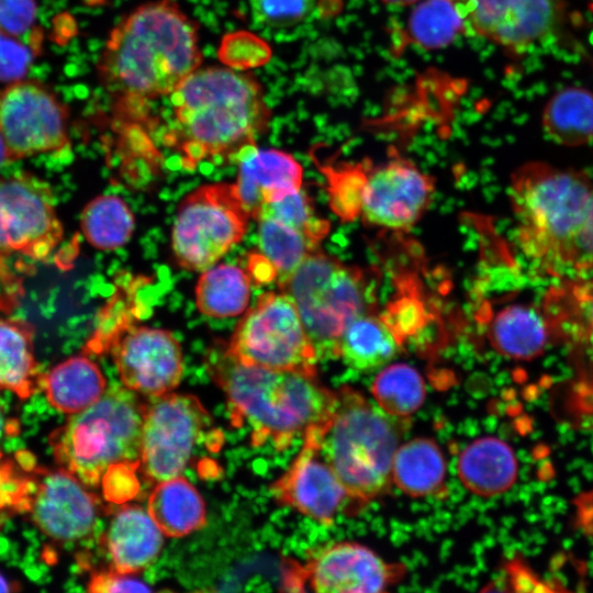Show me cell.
Masks as SVG:
<instances>
[{
  "label": "cell",
  "mask_w": 593,
  "mask_h": 593,
  "mask_svg": "<svg viewBox=\"0 0 593 593\" xmlns=\"http://www.w3.org/2000/svg\"><path fill=\"white\" fill-rule=\"evenodd\" d=\"M199 29L175 0H153L111 31L98 74L119 121L141 120L146 101L169 96L200 67Z\"/></svg>",
  "instance_id": "obj_1"
},
{
  "label": "cell",
  "mask_w": 593,
  "mask_h": 593,
  "mask_svg": "<svg viewBox=\"0 0 593 593\" xmlns=\"http://www.w3.org/2000/svg\"><path fill=\"white\" fill-rule=\"evenodd\" d=\"M169 96L176 130L166 138L177 145L186 169L204 159L236 163L271 118L260 82L227 67H199Z\"/></svg>",
  "instance_id": "obj_2"
},
{
  "label": "cell",
  "mask_w": 593,
  "mask_h": 593,
  "mask_svg": "<svg viewBox=\"0 0 593 593\" xmlns=\"http://www.w3.org/2000/svg\"><path fill=\"white\" fill-rule=\"evenodd\" d=\"M205 366L224 392L233 421L248 426L256 445L271 441L277 449L287 448L298 435L321 424L336 400V391L324 387L316 373L243 363L222 340L208 349Z\"/></svg>",
  "instance_id": "obj_3"
},
{
  "label": "cell",
  "mask_w": 593,
  "mask_h": 593,
  "mask_svg": "<svg viewBox=\"0 0 593 593\" xmlns=\"http://www.w3.org/2000/svg\"><path fill=\"white\" fill-rule=\"evenodd\" d=\"M593 181L580 170L533 161L510 184L517 242L538 275L570 277Z\"/></svg>",
  "instance_id": "obj_4"
},
{
  "label": "cell",
  "mask_w": 593,
  "mask_h": 593,
  "mask_svg": "<svg viewBox=\"0 0 593 593\" xmlns=\"http://www.w3.org/2000/svg\"><path fill=\"white\" fill-rule=\"evenodd\" d=\"M406 427L407 421L343 387L327 417L305 434L315 439L359 511L390 490L392 459Z\"/></svg>",
  "instance_id": "obj_5"
},
{
  "label": "cell",
  "mask_w": 593,
  "mask_h": 593,
  "mask_svg": "<svg viewBox=\"0 0 593 593\" xmlns=\"http://www.w3.org/2000/svg\"><path fill=\"white\" fill-rule=\"evenodd\" d=\"M144 407L139 394L126 388L105 391L53 432L49 444L56 462L87 488L98 486L110 470L136 469Z\"/></svg>",
  "instance_id": "obj_6"
},
{
  "label": "cell",
  "mask_w": 593,
  "mask_h": 593,
  "mask_svg": "<svg viewBox=\"0 0 593 593\" xmlns=\"http://www.w3.org/2000/svg\"><path fill=\"white\" fill-rule=\"evenodd\" d=\"M279 287L294 302L317 359L337 358L344 328L377 309L371 275L318 249Z\"/></svg>",
  "instance_id": "obj_7"
},
{
  "label": "cell",
  "mask_w": 593,
  "mask_h": 593,
  "mask_svg": "<svg viewBox=\"0 0 593 593\" xmlns=\"http://www.w3.org/2000/svg\"><path fill=\"white\" fill-rule=\"evenodd\" d=\"M227 351L249 366L316 373L317 356L292 299L262 293L236 325Z\"/></svg>",
  "instance_id": "obj_8"
},
{
  "label": "cell",
  "mask_w": 593,
  "mask_h": 593,
  "mask_svg": "<svg viewBox=\"0 0 593 593\" xmlns=\"http://www.w3.org/2000/svg\"><path fill=\"white\" fill-rule=\"evenodd\" d=\"M249 215L233 183L204 184L180 203L171 231L176 262L190 271L214 266L244 237Z\"/></svg>",
  "instance_id": "obj_9"
},
{
  "label": "cell",
  "mask_w": 593,
  "mask_h": 593,
  "mask_svg": "<svg viewBox=\"0 0 593 593\" xmlns=\"http://www.w3.org/2000/svg\"><path fill=\"white\" fill-rule=\"evenodd\" d=\"M210 423V415L191 394L168 392L145 402L139 468L150 482L180 475Z\"/></svg>",
  "instance_id": "obj_10"
},
{
  "label": "cell",
  "mask_w": 593,
  "mask_h": 593,
  "mask_svg": "<svg viewBox=\"0 0 593 593\" xmlns=\"http://www.w3.org/2000/svg\"><path fill=\"white\" fill-rule=\"evenodd\" d=\"M63 237L47 182L27 172L0 177V258L45 261Z\"/></svg>",
  "instance_id": "obj_11"
},
{
  "label": "cell",
  "mask_w": 593,
  "mask_h": 593,
  "mask_svg": "<svg viewBox=\"0 0 593 593\" xmlns=\"http://www.w3.org/2000/svg\"><path fill=\"white\" fill-rule=\"evenodd\" d=\"M465 34L488 40L510 54L519 55L558 35L567 24L561 0H449Z\"/></svg>",
  "instance_id": "obj_12"
},
{
  "label": "cell",
  "mask_w": 593,
  "mask_h": 593,
  "mask_svg": "<svg viewBox=\"0 0 593 593\" xmlns=\"http://www.w3.org/2000/svg\"><path fill=\"white\" fill-rule=\"evenodd\" d=\"M0 136L12 160L69 145L68 110L36 81H14L0 92Z\"/></svg>",
  "instance_id": "obj_13"
},
{
  "label": "cell",
  "mask_w": 593,
  "mask_h": 593,
  "mask_svg": "<svg viewBox=\"0 0 593 593\" xmlns=\"http://www.w3.org/2000/svg\"><path fill=\"white\" fill-rule=\"evenodd\" d=\"M403 564L383 560L368 547L339 541L318 550L303 567H294L288 577L291 590L304 584L316 592L377 593L399 583Z\"/></svg>",
  "instance_id": "obj_14"
},
{
  "label": "cell",
  "mask_w": 593,
  "mask_h": 593,
  "mask_svg": "<svg viewBox=\"0 0 593 593\" xmlns=\"http://www.w3.org/2000/svg\"><path fill=\"white\" fill-rule=\"evenodd\" d=\"M433 192L434 180L395 155L377 167L368 164L360 215L369 225L406 231L424 214Z\"/></svg>",
  "instance_id": "obj_15"
},
{
  "label": "cell",
  "mask_w": 593,
  "mask_h": 593,
  "mask_svg": "<svg viewBox=\"0 0 593 593\" xmlns=\"http://www.w3.org/2000/svg\"><path fill=\"white\" fill-rule=\"evenodd\" d=\"M124 388L143 396H158L178 387L183 357L169 331L133 326L109 347Z\"/></svg>",
  "instance_id": "obj_16"
},
{
  "label": "cell",
  "mask_w": 593,
  "mask_h": 593,
  "mask_svg": "<svg viewBox=\"0 0 593 593\" xmlns=\"http://www.w3.org/2000/svg\"><path fill=\"white\" fill-rule=\"evenodd\" d=\"M24 505L38 529L58 542L87 538L99 514L96 495L63 468L42 472Z\"/></svg>",
  "instance_id": "obj_17"
},
{
  "label": "cell",
  "mask_w": 593,
  "mask_h": 593,
  "mask_svg": "<svg viewBox=\"0 0 593 593\" xmlns=\"http://www.w3.org/2000/svg\"><path fill=\"white\" fill-rule=\"evenodd\" d=\"M303 446L289 469L271 486L275 499L323 524L338 513L356 511L344 484L321 454L315 439L304 434Z\"/></svg>",
  "instance_id": "obj_18"
},
{
  "label": "cell",
  "mask_w": 593,
  "mask_h": 593,
  "mask_svg": "<svg viewBox=\"0 0 593 593\" xmlns=\"http://www.w3.org/2000/svg\"><path fill=\"white\" fill-rule=\"evenodd\" d=\"M236 163L238 171L233 184L250 219H256L265 204L301 189L302 166L289 153L260 149L255 144L243 149Z\"/></svg>",
  "instance_id": "obj_19"
},
{
  "label": "cell",
  "mask_w": 593,
  "mask_h": 593,
  "mask_svg": "<svg viewBox=\"0 0 593 593\" xmlns=\"http://www.w3.org/2000/svg\"><path fill=\"white\" fill-rule=\"evenodd\" d=\"M111 570L134 574L146 569L159 555L164 534L148 511L125 505L116 511L105 534Z\"/></svg>",
  "instance_id": "obj_20"
},
{
  "label": "cell",
  "mask_w": 593,
  "mask_h": 593,
  "mask_svg": "<svg viewBox=\"0 0 593 593\" xmlns=\"http://www.w3.org/2000/svg\"><path fill=\"white\" fill-rule=\"evenodd\" d=\"M486 336L500 355L530 360L542 355L555 338L541 306L526 303L510 304L484 321Z\"/></svg>",
  "instance_id": "obj_21"
},
{
  "label": "cell",
  "mask_w": 593,
  "mask_h": 593,
  "mask_svg": "<svg viewBox=\"0 0 593 593\" xmlns=\"http://www.w3.org/2000/svg\"><path fill=\"white\" fill-rule=\"evenodd\" d=\"M458 477L471 493L491 497L508 491L517 480L518 462L512 447L495 436L479 437L459 454Z\"/></svg>",
  "instance_id": "obj_22"
},
{
  "label": "cell",
  "mask_w": 593,
  "mask_h": 593,
  "mask_svg": "<svg viewBox=\"0 0 593 593\" xmlns=\"http://www.w3.org/2000/svg\"><path fill=\"white\" fill-rule=\"evenodd\" d=\"M541 309L555 343L593 347V278L566 277L545 294Z\"/></svg>",
  "instance_id": "obj_23"
},
{
  "label": "cell",
  "mask_w": 593,
  "mask_h": 593,
  "mask_svg": "<svg viewBox=\"0 0 593 593\" xmlns=\"http://www.w3.org/2000/svg\"><path fill=\"white\" fill-rule=\"evenodd\" d=\"M446 475V459L434 439L416 437L398 446L391 481L404 494L415 499L445 496Z\"/></svg>",
  "instance_id": "obj_24"
},
{
  "label": "cell",
  "mask_w": 593,
  "mask_h": 593,
  "mask_svg": "<svg viewBox=\"0 0 593 593\" xmlns=\"http://www.w3.org/2000/svg\"><path fill=\"white\" fill-rule=\"evenodd\" d=\"M40 388L49 404L66 414L79 413L107 391V380L89 357H70L41 376Z\"/></svg>",
  "instance_id": "obj_25"
},
{
  "label": "cell",
  "mask_w": 593,
  "mask_h": 593,
  "mask_svg": "<svg viewBox=\"0 0 593 593\" xmlns=\"http://www.w3.org/2000/svg\"><path fill=\"white\" fill-rule=\"evenodd\" d=\"M33 337L32 324L0 313V391H10L21 400L41 389Z\"/></svg>",
  "instance_id": "obj_26"
},
{
  "label": "cell",
  "mask_w": 593,
  "mask_h": 593,
  "mask_svg": "<svg viewBox=\"0 0 593 593\" xmlns=\"http://www.w3.org/2000/svg\"><path fill=\"white\" fill-rule=\"evenodd\" d=\"M147 511L168 537H182L200 529L206 517L201 494L181 474L156 483Z\"/></svg>",
  "instance_id": "obj_27"
},
{
  "label": "cell",
  "mask_w": 593,
  "mask_h": 593,
  "mask_svg": "<svg viewBox=\"0 0 593 593\" xmlns=\"http://www.w3.org/2000/svg\"><path fill=\"white\" fill-rule=\"evenodd\" d=\"M541 124L546 135L567 147L593 141V92L583 87H567L546 103Z\"/></svg>",
  "instance_id": "obj_28"
},
{
  "label": "cell",
  "mask_w": 593,
  "mask_h": 593,
  "mask_svg": "<svg viewBox=\"0 0 593 593\" xmlns=\"http://www.w3.org/2000/svg\"><path fill=\"white\" fill-rule=\"evenodd\" d=\"M401 347L379 315L365 314L344 328L337 358L355 370H373L392 360Z\"/></svg>",
  "instance_id": "obj_29"
},
{
  "label": "cell",
  "mask_w": 593,
  "mask_h": 593,
  "mask_svg": "<svg viewBox=\"0 0 593 593\" xmlns=\"http://www.w3.org/2000/svg\"><path fill=\"white\" fill-rule=\"evenodd\" d=\"M194 293L202 314L217 318L236 316L248 306L250 278L240 267L215 264L203 271Z\"/></svg>",
  "instance_id": "obj_30"
},
{
  "label": "cell",
  "mask_w": 593,
  "mask_h": 593,
  "mask_svg": "<svg viewBox=\"0 0 593 593\" xmlns=\"http://www.w3.org/2000/svg\"><path fill=\"white\" fill-rule=\"evenodd\" d=\"M80 227L87 242L100 250H115L132 237L135 220L116 195H99L82 210Z\"/></svg>",
  "instance_id": "obj_31"
},
{
  "label": "cell",
  "mask_w": 593,
  "mask_h": 593,
  "mask_svg": "<svg viewBox=\"0 0 593 593\" xmlns=\"http://www.w3.org/2000/svg\"><path fill=\"white\" fill-rule=\"evenodd\" d=\"M371 393L387 414L407 421L423 405L426 389L419 372L407 363L384 367L374 378Z\"/></svg>",
  "instance_id": "obj_32"
},
{
  "label": "cell",
  "mask_w": 593,
  "mask_h": 593,
  "mask_svg": "<svg viewBox=\"0 0 593 593\" xmlns=\"http://www.w3.org/2000/svg\"><path fill=\"white\" fill-rule=\"evenodd\" d=\"M257 221L258 250L276 269L277 281L281 286L311 253L318 249V245L276 219L260 217Z\"/></svg>",
  "instance_id": "obj_33"
},
{
  "label": "cell",
  "mask_w": 593,
  "mask_h": 593,
  "mask_svg": "<svg viewBox=\"0 0 593 593\" xmlns=\"http://www.w3.org/2000/svg\"><path fill=\"white\" fill-rule=\"evenodd\" d=\"M143 284L139 277H123L112 298L98 316L87 351L102 354L125 331L136 325L142 316L143 306L136 299V289Z\"/></svg>",
  "instance_id": "obj_34"
},
{
  "label": "cell",
  "mask_w": 593,
  "mask_h": 593,
  "mask_svg": "<svg viewBox=\"0 0 593 593\" xmlns=\"http://www.w3.org/2000/svg\"><path fill=\"white\" fill-rule=\"evenodd\" d=\"M465 34L462 21L449 0H424L412 11L406 25V40L426 49L448 46Z\"/></svg>",
  "instance_id": "obj_35"
},
{
  "label": "cell",
  "mask_w": 593,
  "mask_h": 593,
  "mask_svg": "<svg viewBox=\"0 0 593 593\" xmlns=\"http://www.w3.org/2000/svg\"><path fill=\"white\" fill-rule=\"evenodd\" d=\"M327 180L332 211L344 222L360 216L362 191L369 163L321 164L314 158Z\"/></svg>",
  "instance_id": "obj_36"
},
{
  "label": "cell",
  "mask_w": 593,
  "mask_h": 593,
  "mask_svg": "<svg viewBox=\"0 0 593 593\" xmlns=\"http://www.w3.org/2000/svg\"><path fill=\"white\" fill-rule=\"evenodd\" d=\"M276 219L318 245L329 232V222L316 214L311 198L301 189L281 200L265 204L255 220Z\"/></svg>",
  "instance_id": "obj_37"
},
{
  "label": "cell",
  "mask_w": 593,
  "mask_h": 593,
  "mask_svg": "<svg viewBox=\"0 0 593 593\" xmlns=\"http://www.w3.org/2000/svg\"><path fill=\"white\" fill-rule=\"evenodd\" d=\"M400 286L399 296L379 316L403 346L426 326L429 315L413 284L406 281Z\"/></svg>",
  "instance_id": "obj_38"
},
{
  "label": "cell",
  "mask_w": 593,
  "mask_h": 593,
  "mask_svg": "<svg viewBox=\"0 0 593 593\" xmlns=\"http://www.w3.org/2000/svg\"><path fill=\"white\" fill-rule=\"evenodd\" d=\"M222 65L237 71H248L268 64L272 57L267 41L249 31H234L222 36L217 48Z\"/></svg>",
  "instance_id": "obj_39"
},
{
  "label": "cell",
  "mask_w": 593,
  "mask_h": 593,
  "mask_svg": "<svg viewBox=\"0 0 593 593\" xmlns=\"http://www.w3.org/2000/svg\"><path fill=\"white\" fill-rule=\"evenodd\" d=\"M253 19L270 27H289L303 21L316 0H247Z\"/></svg>",
  "instance_id": "obj_40"
},
{
  "label": "cell",
  "mask_w": 593,
  "mask_h": 593,
  "mask_svg": "<svg viewBox=\"0 0 593 593\" xmlns=\"http://www.w3.org/2000/svg\"><path fill=\"white\" fill-rule=\"evenodd\" d=\"M41 48V43L0 33V81L21 80Z\"/></svg>",
  "instance_id": "obj_41"
},
{
  "label": "cell",
  "mask_w": 593,
  "mask_h": 593,
  "mask_svg": "<svg viewBox=\"0 0 593 593\" xmlns=\"http://www.w3.org/2000/svg\"><path fill=\"white\" fill-rule=\"evenodd\" d=\"M36 5L34 0H0V33L42 43V31L34 27Z\"/></svg>",
  "instance_id": "obj_42"
},
{
  "label": "cell",
  "mask_w": 593,
  "mask_h": 593,
  "mask_svg": "<svg viewBox=\"0 0 593 593\" xmlns=\"http://www.w3.org/2000/svg\"><path fill=\"white\" fill-rule=\"evenodd\" d=\"M88 591L97 593L147 592L150 588L143 581L113 570L97 572L88 582Z\"/></svg>",
  "instance_id": "obj_43"
},
{
  "label": "cell",
  "mask_w": 593,
  "mask_h": 593,
  "mask_svg": "<svg viewBox=\"0 0 593 593\" xmlns=\"http://www.w3.org/2000/svg\"><path fill=\"white\" fill-rule=\"evenodd\" d=\"M570 277L593 278V190Z\"/></svg>",
  "instance_id": "obj_44"
},
{
  "label": "cell",
  "mask_w": 593,
  "mask_h": 593,
  "mask_svg": "<svg viewBox=\"0 0 593 593\" xmlns=\"http://www.w3.org/2000/svg\"><path fill=\"white\" fill-rule=\"evenodd\" d=\"M23 295V283L9 264L0 258V313L9 314Z\"/></svg>",
  "instance_id": "obj_45"
},
{
  "label": "cell",
  "mask_w": 593,
  "mask_h": 593,
  "mask_svg": "<svg viewBox=\"0 0 593 593\" xmlns=\"http://www.w3.org/2000/svg\"><path fill=\"white\" fill-rule=\"evenodd\" d=\"M510 583L521 591H550L541 583L534 574L522 564L519 561H514L508 564Z\"/></svg>",
  "instance_id": "obj_46"
},
{
  "label": "cell",
  "mask_w": 593,
  "mask_h": 593,
  "mask_svg": "<svg viewBox=\"0 0 593 593\" xmlns=\"http://www.w3.org/2000/svg\"><path fill=\"white\" fill-rule=\"evenodd\" d=\"M247 267L249 278L257 283H268L277 280L276 269L259 250L248 255Z\"/></svg>",
  "instance_id": "obj_47"
},
{
  "label": "cell",
  "mask_w": 593,
  "mask_h": 593,
  "mask_svg": "<svg viewBox=\"0 0 593 593\" xmlns=\"http://www.w3.org/2000/svg\"><path fill=\"white\" fill-rule=\"evenodd\" d=\"M16 426L18 424H13L12 419H8L2 407L0 406V445L5 437L16 433Z\"/></svg>",
  "instance_id": "obj_48"
},
{
  "label": "cell",
  "mask_w": 593,
  "mask_h": 593,
  "mask_svg": "<svg viewBox=\"0 0 593 593\" xmlns=\"http://www.w3.org/2000/svg\"><path fill=\"white\" fill-rule=\"evenodd\" d=\"M18 589L15 583L10 582L4 575L0 573V592H11Z\"/></svg>",
  "instance_id": "obj_49"
},
{
  "label": "cell",
  "mask_w": 593,
  "mask_h": 593,
  "mask_svg": "<svg viewBox=\"0 0 593 593\" xmlns=\"http://www.w3.org/2000/svg\"><path fill=\"white\" fill-rule=\"evenodd\" d=\"M8 161H12L9 152L0 136V168Z\"/></svg>",
  "instance_id": "obj_50"
},
{
  "label": "cell",
  "mask_w": 593,
  "mask_h": 593,
  "mask_svg": "<svg viewBox=\"0 0 593 593\" xmlns=\"http://www.w3.org/2000/svg\"><path fill=\"white\" fill-rule=\"evenodd\" d=\"M385 4L391 5H410L419 2V0H380Z\"/></svg>",
  "instance_id": "obj_51"
}]
</instances>
